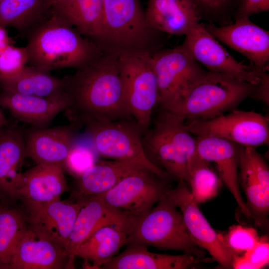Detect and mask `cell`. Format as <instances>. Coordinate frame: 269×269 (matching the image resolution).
<instances>
[{
	"label": "cell",
	"mask_w": 269,
	"mask_h": 269,
	"mask_svg": "<svg viewBox=\"0 0 269 269\" xmlns=\"http://www.w3.org/2000/svg\"><path fill=\"white\" fill-rule=\"evenodd\" d=\"M63 79L68 98L65 112L76 127L133 119L124 99L117 56L103 52Z\"/></svg>",
	"instance_id": "6da1fadb"
},
{
	"label": "cell",
	"mask_w": 269,
	"mask_h": 269,
	"mask_svg": "<svg viewBox=\"0 0 269 269\" xmlns=\"http://www.w3.org/2000/svg\"><path fill=\"white\" fill-rule=\"evenodd\" d=\"M28 65L46 71L78 69L103 52L52 11L24 34Z\"/></svg>",
	"instance_id": "7a4b0ae2"
},
{
	"label": "cell",
	"mask_w": 269,
	"mask_h": 269,
	"mask_svg": "<svg viewBox=\"0 0 269 269\" xmlns=\"http://www.w3.org/2000/svg\"><path fill=\"white\" fill-rule=\"evenodd\" d=\"M149 25L140 0H104L97 45L117 57L151 55L160 49L158 34Z\"/></svg>",
	"instance_id": "3957f363"
},
{
	"label": "cell",
	"mask_w": 269,
	"mask_h": 269,
	"mask_svg": "<svg viewBox=\"0 0 269 269\" xmlns=\"http://www.w3.org/2000/svg\"><path fill=\"white\" fill-rule=\"evenodd\" d=\"M142 143L149 156L171 176L187 183L189 169L199 157L196 136L181 116L162 110L153 126L143 133Z\"/></svg>",
	"instance_id": "277c9868"
},
{
	"label": "cell",
	"mask_w": 269,
	"mask_h": 269,
	"mask_svg": "<svg viewBox=\"0 0 269 269\" xmlns=\"http://www.w3.org/2000/svg\"><path fill=\"white\" fill-rule=\"evenodd\" d=\"M257 85L207 70L172 111L186 120H206L236 109L251 97Z\"/></svg>",
	"instance_id": "5b68a950"
},
{
	"label": "cell",
	"mask_w": 269,
	"mask_h": 269,
	"mask_svg": "<svg viewBox=\"0 0 269 269\" xmlns=\"http://www.w3.org/2000/svg\"><path fill=\"white\" fill-rule=\"evenodd\" d=\"M131 243L180 251L199 258H204L205 255L203 249L193 240L180 211L166 192L136 222L127 240V244Z\"/></svg>",
	"instance_id": "8992f818"
},
{
	"label": "cell",
	"mask_w": 269,
	"mask_h": 269,
	"mask_svg": "<svg viewBox=\"0 0 269 269\" xmlns=\"http://www.w3.org/2000/svg\"><path fill=\"white\" fill-rule=\"evenodd\" d=\"M130 119L91 122L84 126L99 155L140 165L162 179H167L171 175L148 157L142 143L143 133Z\"/></svg>",
	"instance_id": "52a82bcc"
},
{
	"label": "cell",
	"mask_w": 269,
	"mask_h": 269,
	"mask_svg": "<svg viewBox=\"0 0 269 269\" xmlns=\"http://www.w3.org/2000/svg\"><path fill=\"white\" fill-rule=\"evenodd\" d=\"M159 93L161 110L172 111L207 70L204 69L180 45L159 49L150 56Z\"/></svg>",
	"instance_id": "ba28073f"
},
{
	"label": "cell",
	"mask_w": 269,
	"mask_h": 269,
	"mask_svg": "<svg viewBox=\"0 0 269 269\" xmlns=\"http://www.w3.org/2000/svg\"><path fill=\"white\" fill-rule=\"evenodd\" d=\"M150 56L118 57L124 99L132 118L143 134L150 126L152 112L159 100Z\"/></svg>",
	"instance_id": "9c48e42d"
},
{
	"label": "cell",
	"mask_w": 269,
	"mask_h": 269,
	"mask_svg": "<svg viewBox=\"0 0 269 269\" xmlns=\"http://www.w3.org/2000/svg\"><path fill=\"white\" fill-rule=\"evenodd\" d=\"M186 123L195 136H216L255 148L269 144V118L255 112L235 109L211 119L186 120Z\"/></svg>",
	"instance_id": "30bf717a"
},
{
	"label": "cell",
	"mask_w": 269,
	"mask_h": 269,
	"mask_svg": "<svg viewBox=\"0 0 269 269\" xmlns=\"http://www.w3.org/2000/svg\"><path fill=\"white\" fill-rule=\"evenodd\" d=\"M165 179L148 169L132 174L109 191L98 195L107 205L136 221L165 194Z\"/></svg>",
	"instance_id": "8fae6325"
},
{
	"label": "cell",
	"mask_w": 269,
	"mask_h": 269,
	"mask_svg": "<svg viewBox=\"0 0 269 269\" xmlns=\"http://www.w3.org/2000/svg\"><path fill=\"white\" fill-rule=\"evenodd\" d=\"M182 44L194 59L208 71L223 73L253 85H257L261 80L263 73L251 64L236 60L206 30L203 23L195 25L185 35Z\"/></svg>",
	"instance_id": "7c38bea8"
},
{
	"label": "cell",
	"mask_w": 269,
	"mask_h": 269,
	"mask_svg": "<svg viewBox=\"0 0 269 269\" xmlns=\"http://www.w3.org/2000/svg\"><path fill=\"white\" fill-rule=\"evenodd\" d=\"M28 227L39 236L66 250L76 219L81 206L76 202H36L20 199Z\"/></svg>",
	"instance_id": "4fadbf2b"
},
{
	"label": "cell",
	"mask_w": 269,
	"mask_h": 269,
	"mask_svg": "<svg viewBox=\"0 0 269 269\" xmlns=\"http://www.w3.org/2000/svg\"><path fill=\"white\" fill-rule=\"evenodd\" d=\"M166 194L180 211L187 229L195 243L207 251L226 269L232 268L233 254L223 244L219 233L212 227L194 200L188 184L179 180Z\"/></svg>",
	"instance_id": "5bb4252c"
},
{
	"label": "cell",
	"mask_w": 269,
	"mask_h": 269,
	"mask_svg": "<svg viewBox=\"0 0 269 269\" xmlns=\"http://www.w3.org/2000/svg\"><path fill=\"white\" fill-rule=\"evenodd\" d=\"M234 23L217 26L204 24L218 41L246 56L261 73L269 70V32L252 22L248 17L235 20Z\"/></svg>",
	"instance_id": "9a60e30c"
},
{
	"label": "cell",
	"mask_w": 269,
	"mask_h": 269,
	"mask_svg": "<svg viewBox=\"0 0 269 269\" xmlns=\"http://www.w3.org/2000/svg\"><path fill=\"white\" fill-rule=\"evenodd\" d=\"M78 197L81 206L67 249L70 269L74 267L75 254L78 247L97 230L106 225H114L125 229L130 235L136 223L127 214L106 204L98 195Z\"/></svg>",
	"instance_id": "2e32d148"
},
{
	"label": "cell",
	"mask_w": 269,
	"mask_h": 269,
	"mask_svg": "<svg viewBox=\"0 0 269 269\" xmlns=\"http://www.w3.org/2000/svg\"><path fill=\"white\" fill-rule=\"evenodd\" d=\"M239 182L244 190L246 205L259 225L267 221L269 211V169L256 148L242 146Z\"/></svg>",
	"instance_id": "e0dca14e"
},
{
	"label": "cell",
	"mask_w": 269,
	"mask_h": 269,
	"mask_svg": "<svg viewBox=\"0 0 269 269\" xmlns=\"http://www.w3.org/2000/svg\"><path fill=\"white\" fill-rule=\"evenodd\" d=\"M199 156L215 165L218 174L233 196L243 214L252 218L242 196L239 182V165L243 146L213 136H196Z\"/></svg>",
	"instance_id": "ac0fdd59"
},
{
	"label": "cell",
	"mask_w": 269,
	"mask_h": 269,
	"mask_svg": "<svg viewBox=\"0 0 269 269\" xmlns=\"http://www.w3.org/2000/svg\"><path fill=\"white\" fill-rule=\"evenodd\" d=\"M66 249L41 237L28 227L12 253L10 269H60L69 268Z\"/></svg>",
	"instance_id": "d6986e66"
},
{
	"label": "cell",
	"mask_w": 269,
	"mask_h": 269,
	"mask_svg": "<svg viewBox=\"0 0 269 269\" xmlns=\"http://www.w3.org/2000/svg\"><path fill=\"white\" fill-rule=\"evenodd\" d=\"M72 124L54 128H35L25 135V155L37 164L64 165L76 139Z\"/></svg>",
	"instance_id": "ffe728a7"
},
{
	"label": "cell",
	"mask_w": 269,
	"mask_h": 269,
	"mask_svg": "<svg viewBox=\"0 0 269 269\" xmlns=\"http://www.w3.org/2000/svg\"><path fill=\"white\" fill-rule=\"evenodd\" d=\"M145 14L154 30L175 35H185L201 18L193 0H148Z\"/></svg>",
	"instance_id": "44dd1931"
},
{
	"label": "cell",
	"mask_w": 269,
	"mask_h": 269,
	"mask_svg": "<svg viewBox=\"0 0 269 269\" xmlns=\"http://www.w3.org/2000/svg\"><path fill=\"white\" fill-rule=\"evenodd\" d=\"M117 256L104 264L102 269H185L201 263L211 262V258H199L184 253L171 255L152 253L147 246L131 243Z\"/></svg>",
	"instance_id": "7402d4cb"
},
{
	"label": "cell",
	"mask_w": 269,
	"mask_h": 269,
	"mask_svg": "<svg viewBox=\"0 0 269 269\" xmlns=\"http://www.w3.org/2000/svg\"><path fill=\"white\" fill-rule=\"evenodd\" d=\"M0 106L17 120L35 128H45L68 106V99L20 94L6 90L0 93Z\"/></svg>",
	"instance_id": "603a6c76"
},
{
	"label": "cell",
	"mask_w": 269,
	"mask_h": 269,
	"mask_svg": "<svg viewBox=\"0 0 269 269\" xmlns=\"http://www.w3.org/2000/svg\"><path fill=\"white\" fill-rule=\"evenodd\" d=\"M67 189L62 166L37 164L22 173L16 199L48 202L60 199Z\"/></svg>",
	"instance_id": "cb8c5ba5"
},
{
	"label": "cell",
	"mask_w": 269,
	"mask_h": 269,
	"mask_svg": "<svg viewBox=\"0 0 269 269\" xmlns=\"http://www.w3.org/2000/svg\"><path fill=\"white\" fill-rule=\"evenodd\" d=\"M25 157L22 131L7 125L0 128V193L7 199H16L20 168Z\"/></svg>",
	"instance_id": "d4e9b609"
},
{
	"label": "cell",
	"mask_w": 269,
	"mask_h": 269,
	"mask_svg": "<svg viewBox=\"0 0 269 269\" xmlns=\"http://www.w3.org/2000/svg\"><path fill=\"white\" fill-rule=\"evenodd\" d=\"M51 10L97 45L103 23L104 0H58Z\"/></svg>",
	"instance_id": "484cf974"
},
{
	"label": "cell",
	"mask_w": 269,
	"mask_h": 269,
	"mask_svg": "<svg viewBox=\"0 0 269 269\" xmlns=\"http://www.w3.org/2000/svg\"><path fill=\"white\" fill-rule=\"evenodd\" d=\"M145 169L147 168L134 163L111 159L98 160L77 177L78 196L88 197L104 193L126 177Z\"/></svg>",
	"instance_id": "4316f807"
},
{
	"label": "cell",
	"mask_w": 269,
	"mask_h": 269,
	"mask_svg": "<svg viewBox=\"0 0 269 269\" xmlns=\"http://www.w3.org/2000/svg\"><path fill=\"white\" fill-rule=\"evenodd\" d=\"M129 235L127 230L118 226L102 227L78 247L75 256L84 259L85 268L101 269L127 244Z\"/></svg>",
	"instance_id": "83f0119b"
},
{
	"label": "cell",
	"mask_w": 269,
	"mask_h": 269,
	"mask_svg": "<svg viewBox=\"0 0 269 269\" xmlns=\"http://www.w3.org/2000/svg\"><path fill=\"white\" fill-rule=\"evenodd\" d=\"M0 85L3 90L20 94L52 99H67L63 78L34 66H26L17 77L1 82Z\"/></svg>",
	"instance_id": "f1b7e54d"
},
{
	"label": "cell",
	"mask_w": 269,
	"mask_h": 269,
	"mask_svg": "<svg viewBox=\"0 0 269 269\" xmlns=\"http://www.w3.org/2000/svg\"><path fill=\"white\" fill-rule=\"evenodd\" d=\"M50 11L48 0H3L0 2V26L25 34Z\"/></svg>",
	"instance_id": "f546056e"
},
{
	"label": "cell",
	"mask_w": 269,
	"mask_h": 269,
	"mask_svg": "<svg viewBox=\"0 0 269 269\" xmlns=\"http://www.w3.org/2000/svg\"><path fill=\"white\" fill-rule=\"evenodd\" d=\"M27 228L22 211L8 204L0 207V269H9L14 250Z\"/></svg>",
	"instance_id": "4dcf8cb0"
},
{
	"label": "cell",
	"mask_w": 269,
	"mask_h": 269,
	"mask_svg": "<svg viewBox=\"0 0 269 269\" xmlns=\"http://www.w3.org/2000/svg\"><path fill=\"white\" fill-rule=\"evenodd\" d=\"M218 174L210 166L209 163L199 156L189 169L187 182L195 201L203 203L214 197L222 184Z\"/></svg>",
	"instance_id": "1f68e13d"
},
{
	"label": "cell",
	"mask_w": 269,
	"mask_h": 269,
	"mask_svg": "<svg viewBox=\"0 0 269 269\" xmlns=\"http://www.w3.org/2000/svg\"><path fill=\"white\" fill-rule=\"evenodd\" d=\"M224 245L235 256L252 249L261 237L254 228L240 225L231 226L225 233H219Z\"/></svg>",
	"instance_id": "d6a6232c"
},
{
	"label": "cell",
	"mask_w": 269,
	"mask_h": 269,
	"mask_svg": "<svg viewBox=\"0 0 269 269\" xmlns=\"http://www.w3.org/2000/svg\"><path fill=\"white\" fill-rule=\"evenodd\" d=\"M98 155L92 143L90 145L75 139L68 152L63 169L77 177L97 162Z\"/></svg>",
	"instance_id": "836d02e7"
},
{
	"label": "cell",
	"mask_w": 269,
	"mask_h": 269,
	"mask_svg": "<svg viewBox=\"0 0 269 269\" xmlns=\"http://www.w3.org/2000/svg\"><path fill=\"white\" fill-rule=\"evenodd\" d=\"M28 64L25 47L10 44L0 51V83L11 80L24 70Z\"/></svg>",
	"instance_id": "e575fe53"
},
{
	"label": "cell",
	"mask_w": 269,
	"mask_h": 269,
	"mask_svg": "<svg viewBox=\"0 0 269 269\" xmlns=\"http://www.w3.org/2000/svg\"><path fill=\"white\" fill-rule=\"evenodd\" d=\"M269 244L266 236L261 237L258 243L251 250L233 257L232 268L235 269H259L269 264Z\"/></svg>",
	"instance_id": "d590c367"
},
{
	"label": "cell",
	"mask_w": 269,
	"mask_h": 269,
	"mask_svg": "<svg viewBox=\"0 0 269 269\" xmlns=\"http://www.w3.org/2000/svg\"><path fill=\"white\" fill-rule=\"evenodd\" d=\"M269 0H239L235 10V20L248 17L254 14L268 12Z\"/></svg>",
	"instance_id": "8d00e7d4"
},
{
	"label": "cell",
	"mask_w": 269,
	"mask_h": 269,
	"mask_svg": "<svg viewBox=\"0 0 269 269\" xmlns=\"http://www.w3.org/2000/svg\"><path fill=\"white\" fill-rule=\"evenodd\" d=\"M269 81L268 72L263 73L261 75V80L256 85V90L251 98L261 101L269 105Z\"/></svg>",
	"instance_id": "74e56055"
},
{
	"label": "cell",
	"mask_w": 269,
	"mask_h": 269,
	"mask_svg": "<svg viewBox=\"0 0 269 269\" xmlns=\"http://www.w3.org/2000/svg\"><path fill=\"white\" fill-rule=\"evenodd\" d=\"M201 12L202 9L208 12L216 13L222 10L230 0H193Z\"/></svg>",
	"instance_id": "f35d334b"
},
{
	"label": "cell",
	"mask_w": 269,
	"mask_h": 269,
	"mask_svg": "<svg viewBox=\"0 0 269 269\" xmlns=\"http://www.w3.org/2000/svg\"><path fill=\"white\" fill-rule=\"evenodd\" d=\"M13 43L6 28L0 26V51L7 45Z\"/></svg>",
	"instance_id": "ab89813d"
},
{
	"label": "cell",
	"mask_w": 269,
	"mask_h": 269,
	"mask_svg": "<svg viewBox=\"0 0 269 269\" xmlns=\"http://www.w3.org/2000/svg\"><path fill=\"white\" fill-rule=\"evenodd\" d=\"M7 121L0 110V128L7 126Z\"/></svg>",
	"instance_id": "60d3db41"
},
{
	"label": "cell",
	"mask_w": 269,
	"mask_h": 269,
	"mask_svg": "<svg viewBox=\"0 0 269 269\" xmlns=\"http://www.w3.org/2000/svg\"><path fill=\"white\" fill-rule=\"evenodd\" d=\"M7 199L2 194L0 193V207L5 205L8 204Z\"/></svg>",
	"instance_id": "b9f144b4"
},
{
	"label": "cell",
	"mask_w": 269,
	"mask_h": 269,
	"mask_svg": "<svg viewBox=\"0 0 269 269\" xmlns=\"http://www.w3.org/2000/svg\"><path fill=\"white\" fill-rule=\"evenodd\" d=\"M48 0V2L50 5V6H51V5L54 3L55 2H56V1H57L58 0Z\"/></svg>",
	"instance_id": "7bdbcfd3"
},
{
	"label": "cell",
	"mask_w": 269,
	"mask_h": 269,
	"mask_svg": "<svg viewBox=\"0 0 269 269\" xmlns=\"http://www.w3.org/2000/svg\"><path fill=\"white\" fill-rule=\"evenodd\" d=\"M3 0H0V2H1Z\"/></svg>",
	"instance_id": "ee69618b"
}]
</instances>
